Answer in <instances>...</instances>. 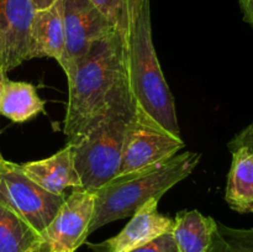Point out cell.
I'll use <instances>...</instances> for the list:
<instances>
[{
	"label": "cell",
	"mask_w": 253,
	"mask_h": 252,
	"mask_svg": "<svg viewBox=\"0 0 253 252\" xmlns=\"http://www.w3.org/2000/svg\"><path fill=\"white\" fill-rule=\"evenodd\" d=\"M66 195H56L32 182L20 165L0 160V204L41 234L63 204Z\"/></svg>",
	"instance_id": "cell-5"
},
{
	"label": "cell",
	"mask_w": 253,
	"mask_h": 252,
	"mask_svg": "<svg viewBox=\"0 0 253 252\" xmlns=\"http://www.w3.org/2000/svg\"><path fill=\"white\" fill-rule=\"evenodd\" d=\"M130 252H179L177 244L173 239L172 231L158 236L143 246L137 247Z\"/></svg>",
	"instance_id": "cell-19"
},
{
	"label": "cell",
	"mask_w": 253,
	"mask_h": 252,
	"mask_svg": "<svg viewBox=\"0 0 253 252\" xmlns=\"http://www.w3.org/2000/svg\"><path fill=\"white\" fill-rule=\"evenodd\" d=\"M115 26L119 35L124 34L133 7L140 0H90Z\"/></svg>",
	"instance_id": "cell-18"
},
{
	"label": "cell",
	"mask_w": 253,
	"mask_h": 252,
	"mask_svg": "<svg viewBox=\"0 0 253 252\" xmlns=\"http://www.w3.org/2000/svg\"><path fill=\"white\" fill-rule=\"evenodd\" d=\"M184 146L182 137L172 135L142 111L135 109L116 177L133 174L166 162L178 155Z\"/></svg>",
	"instance_id": "cell-6"
},
{
	"label": "cell",
	"mask_w": 253,
	"mask_h": 252,
	"mask_svg": "<svg viewBox=\"0 0 253 252\" xmlns=\"http://www.w3.org/2000/svg\"><path fill=\"white\" fill-rule=\"evenodd\" d=\"M217 221L198 210H183L173 220L172 235L179 252H209Z\"/></svg>",
	"instance_id": "cell-14"
},
{
	"label": "cell",
	"mask_w": 253,
	"mask_h": 252,
	"mask_svg": "<svg viewBox=\"0 0 253 252\" xmlns=\"http://www.w3.org/2000/svg\"><path fill=\"white\" fill-rule=\"evenodd\" d=\"M133 116L135 104L124 82L105 110L81 136L67 142L72 147L74 168L83 189L95 192L116 177Z\"/></svg>",
	"instance_id": "cell-3"
},
{
	"label": "cell",
	"mask_w": 253,
	"mask_h": 252,
	"mask_svg": "<svg viewBox=\"0 0 253 252\" xmlns=\"http://www.w3.org/2000/svg\"><path fill=\"white\" fill-rule=\"evenodd\" d=\"M46 101L40 98L36 86L27 82L4 79L0 99V115L14 123H25L44 113Z\"/></svg>",
	"instance_id": "cell-15"
},
{
	"label": "cell",
	"mask_w": 253,
	"mask_h": 252,
	"mask_svg": "<svg viewBox=\"0 0 253 252\" xmlns=\"http://www.w3.org/2000/svg\"><path fill=\"white\" fill-rule=\"evenodd\" d=\"M67 82L68 103L63 132L71 142L105 110L113 94L125 82L119 32L114 30L94 42Z\"/></svg>",
	"instance_id": "cell-2"
},
{
	"label": "cell",
	"mask_w": 253,
	"mask_h": 252,
	"mask_svg": "<svg viewBox=\"0 0 253 252\" xmlns=\"http://www.w3.org/2000/svg\"><path fill=\"white\" fill-rule=\"evenodd\" d=\"M63 51V5L57 0L52 6L35 11L30 30V59L47 57L59 62Z\"/></svg>",
	"instance_id": "cell-12"
},
{
	"label": "cell",
	"mask_w": 253,
	"mask_h": 252,
	"mask_svg": "<svg viewBox=\"0 0 253 252\" xmlns=\"http://www.w3.org/2000/svg\"><path fill=\"white\" fill-rule=\"evenodd\" d=\"M124 72L135 109L172 135L180 137L173 94L165 78L152 37L151 0H140L120 35Z\"/></svg>",
	"instance_id": "cell-1"
},
{
	"label": "cell",
	"mask_w": 253,
	"mask_h": 252,
	"mask_svg": "<svg viewBox=\"0 0 253 252\" xmlns=\"http://www.w3.org/2000/svg\"><path fill=\"white\" fill-rule=\"evenodd\" d=\"M64 51L59 66L68 78L91 44L115 29L90 0H62Z\"/></svg>",
	"instance_id": "cell-8"
},
{
	"label": "cell",
	"mask_w": 253,
	"mask_h": 252,
	"mask_svg": "<svg viewBox=\"0 0 253 252\" xmlns=\"http://www.w3.org/2000/svg\"><path fill=\"white\" fill-rule=\"evenodd\" d=\"M209 252H253V227L235 229L217 222Z\"/></svg>",
	"instance_id": "cell-17"
},
{
	"label": "cell",
	"mask_w": 253,
	"mask_h": 252,
	"mask_svg": "<svg viewBox=\"0 0 253 252\" xmlns=\"http://www.w3.org/2000/svg\"><path fill=\"white\" fill-rule=\"evenodd\" d=\"M158 202L157 199L148 200L118 235L101 244L90 245L94 252H130L172 231L173 219L158 211Z\"/></svg>",
	"instance_id": "cell-10"
},
{
	"label": "cell",
	"mask_w": 253,
	"mask_h": 252,
	"mask_svg": "<svg viewBox=\"0 0 253 252\" xmlns=\"http://www.w3.org/2000/svg\"><path fill=\"white\" fill-rule=\"evenodd\" d=\"M20 168L32 182L52 194L66 195L64 192L69 188H82L69 143L54 155L44 160L22 163Z\"/></svg>",
	"instance_id": "cell-11"
},
{
	"label": "cell",
	"mask_w": 253,
	"mask_h": 252,
	"mask_svg": "<svg viewBox=\"0 0 253 252\" xmlns=\"http://www.w3.org/2000/svg\"><path fill=\"white\" fill-rule=\"evenodd\" d=\"M229 146H246L253 153V124H250L229 142Z\"/></svg>",
	"instance_id": "cell-20"
},
{
	"label": "cell",
	"mask_w": 253,
	"mask_h": 252,
	"mask_svg": "<svg viewBox=\"0 0 253 252\" xmlns=\"http://www.w3.org/2000/svg\"><path fill=\"white\" fill-rule=\"evenodd\" d=\"M95 193L77 188L66 197L48 226L39 235L32 252H76L88 239Z\"/></svg>",
	"instance_id": "cell-7"
},
{
	"label": "cell",
	"mask_w": 253,
	"mask_h": 252,
	"mask_svg": "<svg viewBox=\"0 0 253 252\" xmlns=\"http://www.w3.org/2000/svg\"><path fill=\"white\" fill-rule=\"evenodd\" d=\"M39 235L22 217L0 204V252H32Z\"/></svg>",
	"instance_id": "cell-16"
},
{
	"label": "cell",
	"mask_w": 253,
	"mask_h": 252,
	"mask_svg": "<svg viewBox=\"0 0 253 252\" xmlns=\"http://www.w3.org/2000/svg\"><path fill=\"white\" fill-rule=\"evenodd\" d=\"M31 1L35 7V11H36V10H43L52 6L57 0H31Z\"/></svg>",
	"instance_id": "cell-22"
},
{
	"label": "cell",
	"mask_w": 253,
	"mask_h": 252,
	"mask_svg": "<svg viewBox=\"0 0 253 252\" xmlns=\"http://www.w3.org/2000/svg\"><path fill=\"white\" fill-rule=\"evenodd\" d=\"M244 20L253 29V0H239Z\"/></svg>",
	"instance_id": "cell-21"
},
{
	"label": "cell",
	"mask_w": 253,
	"mask_h": 252,
	"mask_svg": "<svg viewBox=\"0 0 253 252\" xmlns=\"http://www.w3.org/2000/svg\"><path fill=\"white\" fill-rule=\"evenodd\" d=\"M232 153L225 200L240 214H253V153L246 146H229Z\"/></svg>",
	"instance_id": "cell-13"
},
{
	"label": "cell",
	"mask_w": 253,
	"mask_h": 252,
	"mask_svg": "<svg viewBox=\"0 0 253 252\" xmlns=\"http://www.w3.org/2000/svg\"><path fill=\"white\" fill-rule=\"evenodd\" d=\"M6 78V72L4 71V69L0 68V99H1V89H2V83H4V79ZM1 158H4L1 156V153H0V160Z\"/></svg>",
	"instance_id": "cell-23"
},
{
	"label": "cell",
	"mask_w": 253,
	"mask_h": 252,
	"mask_svg": "<svg viewBox=\"0 0 253 252\" xmlns=\"http://www.w3.org/2000/svg\"><path fill=\"white\" fill-rule=\"evenodd\" d=\"M252 124H253V123H252Z\"/></svg>",
	"instance_id": "cell-24"
},
{
	"label": "cell",
	"mask_w": 253,
	"mask_h": 252,
	"mask_svg": "<svg viewBox=\"0 0 253 252\" xmlns=\"http://www.w3.org/2000/svg\"><path fill=\"white\" fill-rule=\"evenodd\" d=\"M197 152L178 153L166 162L125 177H115L95 192V205L88 235L116 220L131 217L148 200H160L189 177L200 162Z\"/></svg>",
	"instance_id": "cell-4"
},
{
	"label": "cell",
	"mask_w": 253,
	"mask_h": 252,
	"mask_svg": "<svg viewBox=\"0 0 253 252\" xmlns=\"http://www.w3.org/2000/svg\"><path fill=\"white\" fill-rule=\"evenodd\" d=\"M31 0H0V68L9 72L30 59Z\"/></svg>",
	"instance_id": "cell-9"
}]
</instances>
